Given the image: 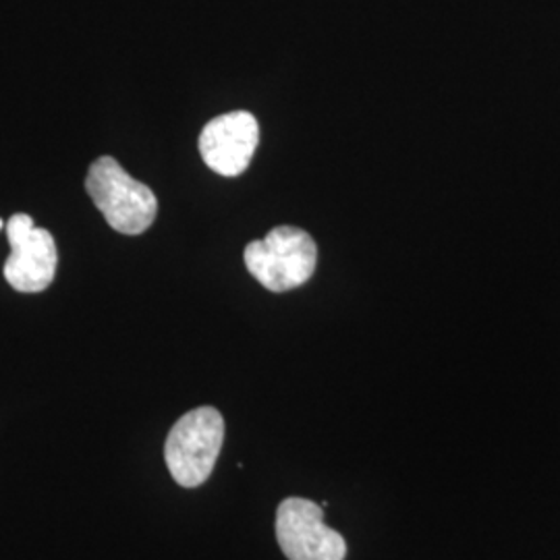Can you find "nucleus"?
Instances as JSON below:
<instances>
[{"mask_svg":"<svg viewBox=\"0 0 560 560\" xmlns=\"http://www.w3.org/2000/svg\"><path fill=\"white\" fill-rule=\"evenodd\" d=\"M2 226H4V222H2V219H0V229H2Z\"/></svg>","mask_w":560,"mask_h":560,"instance_id":"nucleus-7","label":"nucleus"},{"mask_svg":"<svg viewBox=\"0 0 560 560\" xmlns=\"http://www.w3.org/2000/svg\"><path fill=\"white\" fill-rule=\"evenodd\" d=\"M11 254L4 261V279L20 293H40L57 275L59 252L50 231L38 229L30 214H13L7 222Z\"/></svg>","mask_w":560,"mask_h":560,"instance_id":"nucleus-4","label":"nucleus"},{"mask_svg":"<svg viewBox=\"0 0 560 560\" xmlns=\"http://www.w3.org/2000/svg\"><path fill=\"white\" fill-rule=\"evenodd\" d=\"M249 275L272 293L298 289L312 279L318 247L310 233L282 224L264 240L252 241L243 254Z\"/></svg>","mask_w":560,"mask_h":560,"instance_id":"nucleus-2","label":"nucleus"},{"mask_svg":"<svg viewBox=\"0 0 560 560\" xmlns=\"http://www.w3.org/2000/svg\"><path fill=\"white\" fill-rule=\"evenodd\" d=\"M85 191L110 229L122 235H140L156 219L159 200L154 191L133 179L113 156L92 162Z\"/></svg>","mask_w":560,"mask_h":560,"instance_id":"nucleus-1","label":"nucleus"},{"mask_svg":"<svg viewBox=\"0 0 560 560\" xmlns=\"http://www.w3.org/2000/svg\"><path fill=\"white\" fill-rule=\"evenodd\" d=\"M224 441V420L214 407L185 413L171 430L164 457L173 480L183 488H198L210 478Z\"/></svg>","mask_w":560,"mask_h":560,"instance_id":"nucleus-3","label":"nucleus"},{"mask_svg":"<svg viewBox=\"0 0 560 560\" xmlns=\"http://www.w3.org/2000/svg\"><path fill=\"white\" fill-rule=\"evenodd\" d=\"M258 141L260 125L252 113H226L201 129V159L217 175L237 177L249 166Z\"/></svg>","mask_w":560,"mask_h":560,"instance_id":"nucleus-6","label":"nucleus"},{"mask_svg":"<svg viewBox=\"0 0 560 560\" xmlns=\"http://www.w3.org/2000/svg\"><path fill=\"white\" fill-rule=\"evenodd\" d=\"M324 509L305 499H287L277 511V540L289 560H345L347 544L322 521Z\"/></svg>","mask_w":560,"mask_h":560,"instance_id":"nucleus-5","label":"nucleus"}]
</instances>
